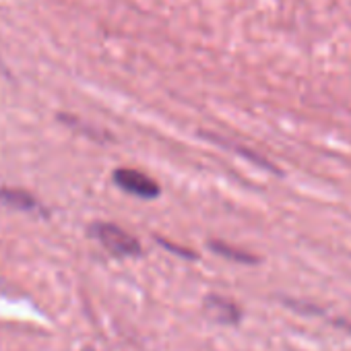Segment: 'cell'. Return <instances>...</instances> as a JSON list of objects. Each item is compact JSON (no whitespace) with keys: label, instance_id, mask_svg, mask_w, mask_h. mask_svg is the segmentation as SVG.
<instances>
[{"label":"cell","instance_id":"obj_1","mask_svg":"<svg viewBox=\"0 0 351 351\" xmlns=\"http://www.w3.org/2000/svg\"><path fill=\"white\" fill-rule=\"evenodd\" d=\"M89 236L95 238L110 254L118 256V258H126V256H136L141 254V244L134 236H130L126 230H122L116 223H108V221H95L89 228Z\"/></svg>","mask_w":351,"mask_h":351},{"label":"cell","instance_id":"obj_2","mask_svg":"<svg viewBox=\"0 0 351 351\" xmlns=\"http://www.w3.org/2000/svg\"><path fill=\"white\" fill-rule=\"evenodd\" d=\"M112 180L120 191H124L136 199L151 201V199H157L161 193L159 184L151 178V176H147L145 171L132 169V167H118L112 173Z\"/></svg>","mask_w":351,"mask_h":351},{"label":"cell","instance_id":"obj_3","mask_svg":"<svg viewBox=\"0 0 351 351\" xmlns=\"http://www.w3.org/2000/svg\"><path fill=\"white\" fill-rule=\"evenodd\" d=\"M205 312L219 324H238L242 318L240 308L232 300L221 295H209L205 300Z\"/></svg>","mask_w":351,"mask_h":351},{"label":"cell","instance_id":"obj_4","mask_svg":"<svg viewBox=\"0 0 351 351\" xmlns=\"http://www.w3.org/2000/svg\"><path fill=\"white\" fill-rule=\"evenodd\" d=\"M0 203L23 213H42V207L36 201V197L19 189H0Z\"/></svg>","mask_w":351,"mask_h":351},{"label":"cell","instance_id":"obj_5","mask_svg":"<svg viewBox=\"0 0 351 351\" xmlns=\"http://www.w3.org/2000/svg\"><path fill=\"white\" fill-rule=\"evenodd\" d=\"M211 248H213L215 252L223 254V256L234 258V261H242V263H252V261H254L252 256L242 254V252H238V250H234V248H228V246H223V244H219V242H213V244H211Z\"/></svg>","mask_w":351,"mask_h":351}]
</instances>
